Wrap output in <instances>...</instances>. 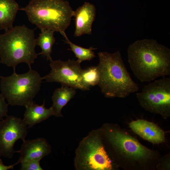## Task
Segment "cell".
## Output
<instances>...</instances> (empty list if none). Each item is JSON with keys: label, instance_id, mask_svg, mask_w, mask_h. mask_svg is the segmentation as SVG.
<instances>
[{"label": "cell", "instance_id": "cell-12", "mask_svg": "<svg viewBox=\"0 0 170 170\" xmlns=\"http://www.w3.org/2000/svg\"><path fill=\"white\" fill-rule=\"evenodd\" d=\"M129 126L134 133L153 144H161L166 140L164 131L152 122L139 119L131 122Z\"/></svg>", "mask_w": 170, "mask_h": 170}, {"label": "cell", "instance_id": "cell-23", "mask_svg": "<svg viewBox=\"0 0 170 170\" xmlns=\"http://www.w3.org/2000/svg\"><path fill=\"white\" fill-rule=\"evenodd\" d=\"M16 164L15 163L9 166L5 165L3 164L0 156V170H8L13 169L14 166Z\"/></svg>", "mask_w": 170, "mask_h": 170}, {"label": "cell", "instance_id": "cell-16", "mask_svg": "<svg viewBox=\"0 0 170 170\" xmlns=\"http://www.w3.org/2000/svg\"><path fill=\"white\" fill-rule=\"evenodd\" d=\"M76 89L65 86L54 90L52 99L53 104L51 106L54 112V116L57 117L63 116L61 110L63 107L75 96Z\"/></svg>", "mask_w": 170, "mask_h": 170}, {"label": "cell", "instance_id": "cell-18", "mask_svg": "<svg viewBox=\"0 0 170 170\" xmlns=\"http://www.w3.org/2000/svg\"><path fill=\"white\" fill-rule=\"evenodd\" d=\"M65 39V42L71 48L68 50H71L74 53L76 57L78 59L77 60L79 62L81 63L85 60L90 61L95 57L93 50L96 48L93 47H90L88 48H84L72 42L67 37Z\"/></svg>", "mask_w": 170, "mask_h": 170}, {"label": "cell", "instance_id": "cell-3", "mask_svg": "<svg viewBox=\"0 0 170 170\" xmlns=\"http://www.w3.org/2000/svg\"><path fill=\"white\" fill-rule=\"evenodd\" d=\"M98 55L97 85L105 97L124 99L139 90V85L132 79L119 50L112 54L100 52Z\"/></svg>", "mask_w": 170, "mask_h": 170}, {"label": "cell", "instance_id": "cell-14", "mask_svg": "<svg viewBox=\"0 0 170 170\" xmlns=\"http://www.w3.org/2000/svg\"><path fill=\"white\" fill-rule=\"evenodd\" d=\"M45 101L40 105L33 102L26 106L23 119L28 126V128L32 127L54 116V112L51 107L47 108L45 106Z\"/></svg>", "mask_w": 170, "mask_h": 170}, {"label": "cell", "instance_id": "cell-11", "mask_svg": "<svg viewBox=\"0 0 170 170\" xmlns=\"http://www.w3.org/2000/svg\"><path fill=\"white\" fill-rule=\"evenodd\" d=\"M51 152V147L47 140L43 138H37L31 140H25L20 149L16 151L20 154L17 165L34 159L41 160Z\"/></svg>", "mask_w": 170, "mask_h": 170}, {"label": "cell", "instance_id": "cell-8", "mask_svg": "<svg viewBox=\"0 0 170 170\" xmlns=\"http://www.w3.org/2000/svg\"><path fill=\"white\" fill-rule=\"evenodd\" d=\"M136 96L139 105L145 110L159 115L164 119L170 117V78L163 77L144 86Z\"/></svg>", "mask_w": 170, "mask_h": 170}, {"label": "cell", "instance_id": "cell-21", "mask_svg": "<svg viewBox=\"0 0 170 170\" xmlns=\"http://www.w3.org/2000/svg\"><path fill=\"white\" fill-rule=\"evenodd\" d=\"M40 159H34L21 163V170H43L40 165Z\"/></svg>", "mask_w": 170, "mask_h": 170}, {"label": "cell", "instance_id": "cell-1", "mask_svg": "<svg viewBox=\"0 0 170 170\" xmlns=\"http://www.w3.org/2000/svg\"><path fill=\"white\" fill-rule=\"evenodd\" d=\"M108 154L118 169L155 170L159 152L142 144L116 123H105L100 128Z\"/></svg>", "mask_w": 170, "mask_h": 170}, {"label": "cell", "instance_id": "cell-9", "mask_svg": "<svg viewBox=\"0 0 170 170\" xmlns=\"http://www.w3.org/2000/svg\"><path fill=\"white\" fill-rule=\"evenodd\" d=\"M51 70L42 77L45 82H57L62 86H67L82 90H88L83 85L81 79L82 70L81 63L77 60H68L64 61L60 60H50Z\"/></svg>", "mask_w": 170, "mask_h": 170}, {"label": "cell", "instance_id": "cell-5", "mask_svg": "<svg viewBox=\"0 0 170 170\" xmlns=\"http://www.w3.org/2000/svg\"><path fill=\"white\" fill-rule=\"evenodd\" d=\"M24 11L29 21L40 30L49 29L60 32L67 37L65 30L70 24L74 11L64 0H31Z\"/></svg>", "mask_w": 170, "mask_h": 170}, {"label": "cell", "instance_id": "cell-7", "mask_svg": "<svg viewBox=\"0 0 170 170\" xmlns=\"http://www.w3.org/2000/svg\"><path fill=\"white\" fill-rule=\"evenodd\" d=\"M77 170H116L105 147L101 129L94 130L80 141L75 151Z\"/></svg>", "mask_w": 170, "mask_h": 170}, {"label": "cell", "instance_id": "cell-22", "mask_svg": "<svg viewBox=\"0 0 170 170\" xmlns=\"http://www.w3.org/2000/svg\"><path fill=\"white\" fill-rule=\"evenodd\" d=\"M8 104L5 101V99L0 93V121L8 115Z\"/></svg>", "mask_w": 170, "mask_h": 170}, {"label": "cell", "instance_id": "cell-20", "mask_svg": "<svg viewBox=\"0 0 170 170\" xmlns=\"http://www.w3.org/2000/svg\"><path fill=\"white\" fill-rule=\"evenodd\" d=\"M157 170H170V154L161 156L158 158L155 166Z\"/></svg>", "mask_w": 170, "mask_h": 170}, {"label": "cell", "instance_id": "cell-2", "mask_svg": "<svg viewBox=\"0 0 170 170\" xmlns=\"http://www.w3.org/2000/svg\"><path fill=\"white\" fill-rule=\"evenodd\" d=\"M128 60L135 76L150 82L170 74V49L153 39L138 40L129 45Z\"/></svg>", "mask_w": 170, "mask_h": 170}, {"label": "cell", "instance_id": "cell-10", "mask_svg": "<svg viewBox=\"0 0 170 170\" xmlns=\"http://www.w3.org/2000/svg\"><path fill=\"white\" fill-rule=\"evenodd\" d=\"M28 126L23 119L7 115L0 121V156L12 159L16 151L14 149L19 139L25 140Z\"/></svg>", "mask_w": 170, "mask_h": 170}, {"label": "cell", "instance_id": "cell-13", "mask_svg": "<svg viewBox=\"0 0 170 170\" xmlns=\"http://www.w3.org/2000/svg\"><path fill=\"white\" fill-rule=\"evenodd\" d=\"M96 13L94 5L88 2H85L82 5L74 11L73 16L75 17V37L92 34V26Z\"/></svg>", "mask_w": 170, "mask_h": 170}, {"label": "cell", "instance_id": "cell-17", "mask_svg": "<svg viewBox=\"0 0 170 170\" xmlns=\"http://www.w3.org/2000/svg\"><path fill=\"white\" fill-rule=\"evenodd\" d=\"M41 32L39 37L36 39V45L39 46L41 48V52L39 54L45 56L48 60L52 59L51 54L52 52L53 46L55 42L54 37V31L49 29H41Z\"/></svg>", "mask_w": 170, "mask_h": 170}, {"label": "cell", "instance_id": "cell-15", "mask_svg": "<svg viewBox=\"0 0 170 170\" xmlns=\"http://www.w3.org/2000/svg\"><path fill=\"white\" fill-rule=\"evenodd\" d=\"M19 9L15 0H0V30H4L6 31L13 27Z\"/></svg>", "mask_w": 170, "mask_h": 170}, {"label": "cell", "instance_id": "cell-4", "mask_svg": "<svg viewBox=\"0 0 170 170\" xmlns=\"http://www.w3.org/2000/svg\"><path fill=\"white\" fill-rule=\"evenodd\" d=\"M36 46L34 29L24 25L13 27L0 35V63L14 70L23 63L31 68L39 54L36 52Z\"/></svg>", "mask_w": 170, "mask_h": 170}, {"label": "cell", "instance_id": "cell-6", "mask_svg": "<svg viewBox=\"0 0 170 170\" xmlns=\"http://www.w3.org/2000/svg\"><path fill=\"white\" fill-rule=\"evenodd\" d=\"M1 93L8 105L26 107L34 102L43 80L36 71L29 68L26 73L18 74L15 70L8 76H0Z\"/></svg>", "mask_w": 170, "mask_h": 170}, {"label": "cell", "instance_id": "cell-19", "mask_svg": "<svg viewBox=\"0 0 170 170\" xmlns=\"http://www.w3.org/2000/svg\"><path fill=\"white\" fill-rule=\"evenodd\" d=\"M81 79L83 85L88 90H90L91 86L97 85L99 79V73L97 66L82 70Z\"/></svg>", "mask_w": 170, "mask_h": 170}]
</instances>
